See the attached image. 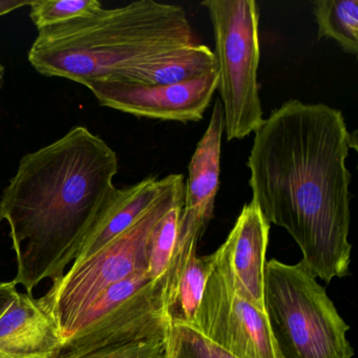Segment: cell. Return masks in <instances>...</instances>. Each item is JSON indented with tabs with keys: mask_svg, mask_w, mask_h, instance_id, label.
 I'll return each instance as SVG.
<instances>
[{
	"mask_svg": "<svg viewBox=\"0 0 358 358\" xmlns=\"http://www.w3.org/2000/svg\"><path fill=\"white\" fill-rule=\"evenodd\" d=\"M318 38L332 39L345 53L358 54V0H316Z\"/></svg>",
	"mask_w": 358,
	"mask_h": 358,
	"instance_id": "cell-16",
	"label": "cell"
},
{
	"mask_svg": "<svg viewBox=\"0 0 358 358\" xmlns=\"http://www.w3.org/2000/svg\"><path fill=\"white\" fill-rule=\"evenodd\" d=\"M31 1L28 0H0V17L7 15L10 12L30 6Z\"/></svg>",
	"mask_w": 358,
	"mask_h": 358,
	"instance_id": "cell-22",
	"label": "cell"
},
{
	"mask_svg": "<svg viewBox=\"0 0 358 358\" xmlns=\"http://www.w3.org/2000/svg\"><path fill=\"white\" fill-rule=\"evenodd\" d=\"M215 41L226 140H242L263 124L257 72L259 10L255 0H205Z\"/></svg>",
	"mask_w": 358,
	"mask_h": 358,
	"instance_id": "cell-6",
	"label": "cell"
},
{
	"mask_svg": "<svg viewBox=\"0 0 358 358\" xmlns=\"http://www.w3.org/2000/svg\"><path fill=\"white\" fill-rule=\"evenodd\" d=\"M173 179V175L163 179L148 177L135 185L123 189L116 188L96 220L78 257L73 263H78L95 255L129 229L156 202Z\"/></svg>",
	"mask_w": 358,
	"mask_h": 358,
	"instance_id": "cell-13",
	"label": "cell"
},
{
	"mask_svg": "<svg viewBox=\"0 0 358 358\" xmlns=\"http://www.w3.org/2000/svg\"><path fill=\"white\" fill-rule=\"evenodd\" d=\"M30 17L37 31L93 15L102 9L97 0H33Z\"/></svg>",
	"mask_w": 358,
	"mask_h": 358,
	"instance_id": "cell-18",
	"label": "cell"
},
{
	"mask_svg": "<svg viewBox=\"0 0 358 358\" xmlns=\"http://www.w3.org/2000/svg\"><path fill=\"white\" fill-rule=\"evenodd\" d=\"M264 305L280 358L353 357L349 324L301 262H267Z\"/></svg>",
	"mask_w": 358,
	"mask_h": 358,
	"instance_id": "cell-4",
	"label": "cell"
},
{
	"mask_svg": "<svg viewBox=\"0 0 358 358\" xmlns=\"http://www.w3.org/2000/svg\"><path fill=\"white\" fill-rule=\"evenodd\" d=\"M3 77H5V68L3 64H0V89L3 87Z\"/></svg>",
	"mask_w": 358,
	"mask_h": 358,
	"instance_id": "cell-23",
	"label": "cell"
},
{
	"mask_svg": "<svg viewBox=\"0 0 358 358\" xmlns=\"http://www.w3.org/2000/svg\"><path fill=\"white\" fill-rule=\"evenodd\" d=\"M219 85L215 70L194 80L171 85H143L95 79L87 87L100 106L141 118L177 122L202 120Z\"/></svg>",
	"mask_w": 358,
	"mask_h": 358,
	"instance_id": "cell-8",
	"label": "cell"
},
{
	"mask_svg": "<svg viewBox=\"0 0 358 358\" xmlns=\"http://www.w3.org/2000/svg\"><path fill=\"white\" fill-rule=\"evenodd\" d=\"M118 169L116 152L85 127L20 159L0 198V221L10 227L14 282L27 293L55 282L78 257L116 190Z\"/></svg>",
	"mask_w": 358,
	"mask_h": 358,
	"instance_id": "cell-2",
	"label": "cell"
},
{
	"mask_svg": "<svg viewBox=\"0 0 358 358\" xmlns=\"http://www.w3.org/2000/svg\"><path fill=\"white\" fill-rule=\"evenodd\" d=\"M183 202L167 210L150 230L146 246L148 271L152 280L165 278L177 242L178 228Z\"/></svg>",
	"mask_w": 358,
	"mask_h": 358,
	"instance_id": "cell-17",
	"label": "cell"
},
{
	"mask_svg": "<svg viewBox=\"0 0 358 358\" xmlns=\"http://www.w3.org/2000/svg\"><path fill=\"white\" fill-rule=\"evenodd\" d=\"M249 186L268 223L299 245L303 267L327 284L349 274L351 173L356 137L343 113L292 99L272 110L255 133Z\"/></svg>",
	"mask_w": 358,
	"mask_h": 358,
	"instance_id": "cell-1",
	"label": "cell"
},
{
	"mask_svg": "<svg viewBox=\"0 0 358 358\" xmlns=\"http://www.w3.org/2000/svg\"><path fill=\"white\" fill-rule=\"evenodd\" d=\"M79 358H165V339H152L106 348Z\"/></svg>",
	"mask_w": 358,
	"mask_h": 358,
	"instance_id": "cell-20",
	"label": "cell"
},
{
	"mask_svg": "<svg viewBox=\"0 0 358 358\" xmlns=\"http://www.w3.org/2000/svg\"><path fill=\"white\" fill-rule=\"evenodd\" d=\"M17 294V284L14 280L0 282V317L7 312Z\"/></svg>",
	"mask_w": 358,
	"mask_h": 358,
	"instance_id": "cell-21",
	"label": "cell"
},
{
	"mask_svg": "<svg viewBox=\"0 0 358 358\" xmlns=\"http://www.w3.org/2000/svg\"><path fill=\"white\" fill-rule=\"evenodd\" d=\"M270 224L251 201L243 207L224 244L215 251V270L228 288L265 312L266 255Z\"/></svg>",
	"mask_w": 358,
	"mask_h": 358,
	"instance_id": "cell-11",
	"label": "cell"
},
{
	"mask_svg": "<svg viewBox=\"0 0 358 358\" xmlns=\"http://www.w3.org/2000/svg\"><path fill=\"white\" fill-rule=\"evenodd\" d=\"M184 194V176L173 173L169 187L136 223L95 255L73 263L41 297L55 318L64 341L72 336L77 320L106 288L148 271L146 246L150 230L167 210L183 202Z\"/></svg>",
	"mask_w": 358,
	"mask_h": 358,
	"instance_id": "cell-5",
	"label": "cell"
},
{
	"mask_svg": "<svg viewBox=\"0 0 358 358\" xmlns=\"http://www.w3.org/2000/svg\"><path fill=\"white\" fill-rule=\"evenodd\" d=\"M62 332L41 299L18 292L0 317V358H57Z\"/></svg>",
	"mask_w": 358,
	"mask_h": 358,
	"instance_id": "cell-12",
	"label": "cell"
},
{
	"mask_svg": "<svg viewBox=\"0 0 358 358\" xmlns=\"http://www.w3.org/2000/svg\"><path fill=\"white\" fill-rule=\"evenodd\" d=\"M223 135V110L217 98L208 127L196 144L188 166L177 242L169 267H181L192 255L196 253L199 243L213 219L219 192Z\"/></svg>",
	"mask_w": 358,
	"mask_h": 358,
	"instance_id": "cell-10",
	"label": "cell"
},
{
	"mask_svg": "<svg viewBox=\"0 0 358 358\" xmlns=\"http://www.w3.org/2000/svg\"><path fill=\"white\" fill-rule=\"evenodd\" d=\"M166 358H238L184 324H171L165 338Z\"/></svg>",
	"mask_w": 358,
	"mask_h": 358,
	"instance_id": "cell-19",
	"label": "cell"
},
{
	"mask_svg": "<svg viewBox=\"0 0 358 358\" xmlns=\"http://www.w3.org/2000/svg\"><path fill=\"white\" fill-rule=\"evenodd\" d=\"M164 278L152 280L141 290L113 308L103 317L77 331L64 341L57 358H79L106 348L166 338Z\"/></svg>",
	"mask_w": 358,
	"mask_h": 358,
	"instance_id": "cell-9",
	"label": "cell"
},
{
	"mask_svg": "<svg viewBox=\"0 0 358 358\" xmlns=\"http://www.w3.org/2000/svg\"><path fill=\"white\" fill-rule=\"evenodd\" d=\"M215 266V252L192 255L175 282L164 289L165 311L171 324L192 327L202 301L207 280Z\"/></svg>",
	"mask_w": 358,
	"mask_h": 358,
	"instance_id": "cell-15",
	"label": "cell"
},
{
	"mask_svg": "<svg viewBox=\"0 0 358 358\" xmlns=\"http://www.w3.org/2000/svg\"><path fill=\"white\" fill-rule=\"evenodd\" d=\"M198 43L183 7L140 0L39 31L28 58L43 76L85 85Z\"/></svg>",
	"mask_w": 358,
	"mask_h": 358,
	"instance_id": "cell-3",
	"label": "cell"
},
{
	"mask_svg": "<svg viewBox=\"0 0 358 358\" xmlns=\"http://www.w3.org/2000/svg\"><path fill=\"white\" fill-rule=\"evenodd\" d=\"M165 358H166V357H165Z\"/></svg>",
	"mask_w": 358,
	"mask_h": 358,
	"instance_id": "cell-24",
	"label": "cell"
},
{
	"mask_svg": "<svg viewBox=\"0 0 358 358\" xmlns=\"http://www.w3.org/2000/svg\"><path fill=\"white\" fill-rule=\"evenodd\" d=\"M190 328L238 358H280L266 313L228 288L213 268Z\"/></svg>",
	"mask_w": 358,
	"mask_h": 358,
	"instance_id": "cell-7",
	"label": "cell"
},
{
	"mask_svg": "<svg viewBox=\"0 0 358 358\" xmlns=\"http://www.w3.org/2000/svg\"><path fill=\"white\" fill-rule=\"evenodd\" d=\"M217 69L215 53L207 45L198 43L156 62L134 66L100 79L143 85H171L194 80Z\"/></svg>",
	"mask_w": 358,
	"mask_h": 358,
	"instance_id": "cell-14",
	"label": "cell"
}]
</instances>
